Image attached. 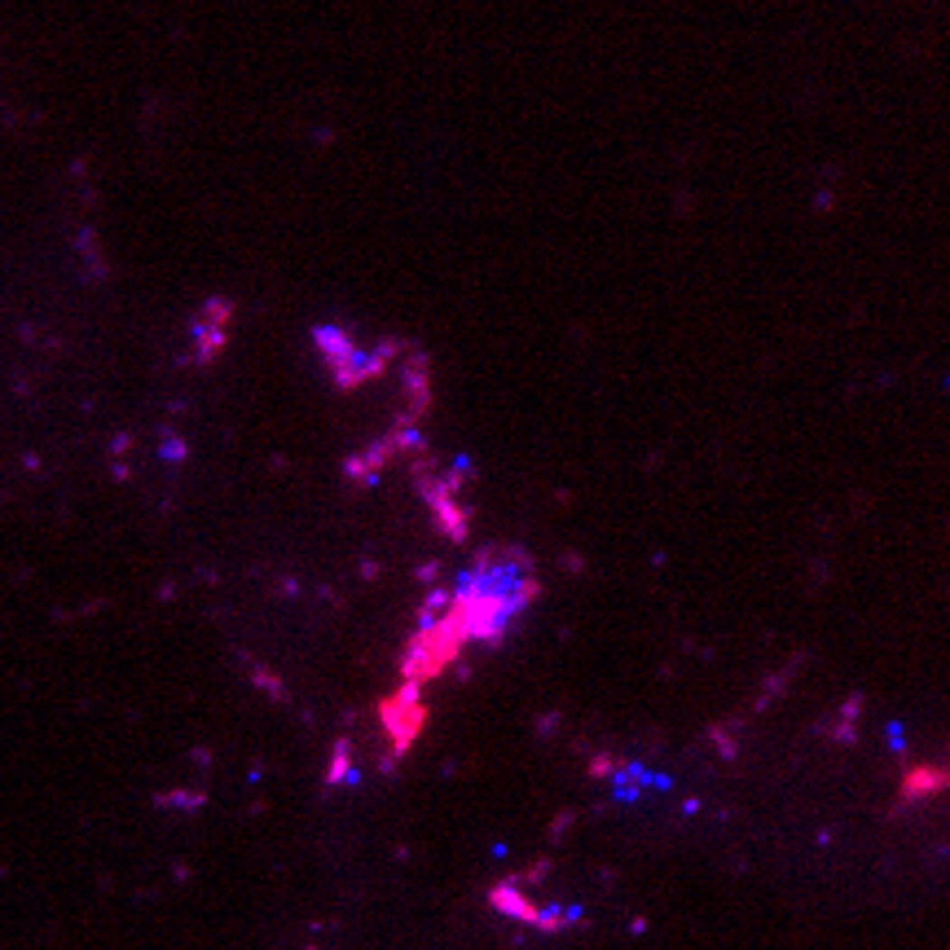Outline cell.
Returning a JSON list of instances; mask_svg holds the SVG:
<instances>
[{
    "mask_svg": "<svg viewBox=\"0 0 950 950\" xmlns=\"http://www.w3.org/2000/svg\"><path fill=\"white\" fill-rule=\"evenodd\" d=\"M537 581L533 563L519 550H489L458 577L453 603L441 620L423 634V674L441 669L462 643H489L528 608Z\"/></svg>",
    "mask_w": 950,
    "mask_h": 950,
    "instance_id": "obj_1",
    "label": "cell"
}]
</instances>
